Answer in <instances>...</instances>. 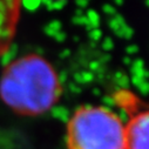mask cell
Returning a JSON list of instances; mask_svg holds the SVG:
<instances>
[{
	"label": "cell",
	"instance_id": "cell-2",
	"mask_svg": "<svg viewBox=\"0 0 149 149\" xmlns=\"http://www.w3.org/2000/svg\"><path fill=\"white\" fill-rule=\"evenodd\" d=\"M68 149H126V125L111 110L84 106L67 125Z\"/></svg>",
	"mask_w": 149,
	"mask_h": 149
},
{
	"label": "cell",
	"instance_id": "cell-5",
	"mask_svg": "<svg viewBox=\"0 0 149 149\" xmlns=\"http://www.w3.org/2000/svg\"><path fill=\"white\" fill-rule=\"evenodd\" d=\"M17 46L15 45H11L10 47H8V49L0 56V62H1V65L4 66V67H7L12 61H14V58L17 56Z\"/></svg>",
	"mask_w": 149,
	"mask_h": 149
},
{
	"label": "cell",
	"instance_id": "cell-1",
	"mask_svg": "<svg viewBox=\"0 0 149 149\" xmlns=\"http://www.w3.org/2000/svg\"><path fill=\"white\" fill-rule=\"evenodd\" d=\"M61 95V80L52 65L36 54L12 61L0 80V97L15 113L40 115Z\"/></svg>",
	"mask_w": 149,
	"mask_h": 149
},
{
	"label": "cell",
	"instance_id": "cell-3",
	"mask_svg": "<svg viewBox=\"0 0 149 149\" xmlns=\"http://www.w3.org/2000/svg\"><path fill=\"white\" fill-rule=\"evenodd\" d=\"M21 0H0V56L12 45Z\"/></svg>",
	"mask_w": 149,
	"mask_h": 149
},
{
	"label": "cell",
	"instance_id": "cell-4",
	"mask_svg": "<svg viewBox=\"0 0 149 149\" xmlns=\"http://www.w3.org/2000/svg\"><path fill=\"white\" fill-rule=\"evenodd\" d=\"M126 149H149V109L137 113L126 125Z\"/></svg>",
	"mask_w": 149,
	"mask_h": 149
},
{
	"label": "cell",
	"instance_id": "cell-6",
	"mask_svg": "<svg viewBox=\"0 0 149 149\" xmlns=\"http://www.w3.org/2000/svg\"><path fill=\"white\" fill-rule=\"evenodd\" d=\"M40 0H21V6H24L27 10H34L39 5Z\"/></svg>",
	"mask_w": 149,
	"mask_h": 149
}]
</instances>
